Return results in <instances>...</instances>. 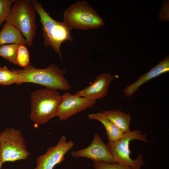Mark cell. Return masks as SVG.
Masks as SVG:
<instances>
[{"mask_svg": "<svg viewBox=\"0 0 169 169\" xmlns=\"http://www.w3.org/2000/svg\"><path fill=\"white\" fill-rule=\"evenodd\" d=\"M11 70L19 75L17 84L30 82L41 85L46 88L67 91L71 88L64 77L66 70L59 68L54 64H51L44 69H38L29 64L23 69H12Z\"/></svg>", "mask_w": 169, "mask_h": 169, "instance_id": "cell-1", "label": "cell"}, {"mask_svg": "<svg viewBox=\"0 0 169 169\" xmlns=\"http://www.w3.org/2000/svg\"><path fill=\"white\" fill-rule=\"evenodd\" d=\"M31 3L40 17L44 46H51L62 60L61 45L65 41H73L71 33L72 29L64 22H58L52 18L38 1L31 0Z\"/></svg>", "mask_w": 169, "mask_h": 169, "instance_id": "cell-2", "label": "cell"}, {"mask_svg": "<svg viewBox=\"0 0 169 169\" xmlns=\"http://www.w3.org/2000/svg\"><path fill=\"white\" fill-rule=\"evenodd\" d=\"M30 118L37 125L44 124L57 116L62 95L57 90L46 88L32 92Z\"/></svg>", "mask_w": 169, "mask_h": 169, "instance_id": "cell-3", "label": "cell"}, {"mask_svg": "<svg viewBox=\"0 0 169 169\" xmlns=\"http://www.w3.org/2000/svg\"><path fill=\"white\" fill-rule=\"evenodd\" d=\"M36 10L31 0H16L12 6L6 23L15 27L31 47L37 28Z\"/></svg>", "mask_w": 169, "mask_h": 169, "instance_id": "cell-4", "label": "cell"}, {"mask_svg": "<svg viewBox=\"0 0 169 169\" xmlns=\"http://www.w3.org/2000/svg\"><path fill=\"white\" fill-rule=\"evenodd\" d=\"M64 21L72 29H95L105 24L102 18L85 1L72 4L64 11Z\"/></svg>", "mask_w": 169, "mask_h": 169, "instance_id": "cell-5", "label": "cell"}, {"mask_svg": "<svg viewBox=\"0 0 169 169\" xmlns=\"http://www.w3.org/2000/svg\"><path fill=\"white\" fill-rule=\"evenodd\" d=\"M133 140L148 141L146 135L142 134L140 131L136 130L124 133L116 141L109 142L108 147L115 163L133 169H141L144 163L143 155H139L135 160L132 159L130 156L131 152L129 145L130 142Z\"/></svg>", "mask_w": 169, "mask_h": 169, "instance_id": "cell-6", "label": "cell"}, {"mask_svg": "<svg viewBox=\"0 0 169 169\" xmlns=\"http://www.w3.org/2000/svg\"><path fill=\"white\" fill-rule=\"evenodd\" d=\"M0 147L3 163L25 160L30 155L22 132L13 127L0 133Z\"/></svg>", "mask_w": 169, "mask_h": 169, "instance_id": "cell-7", "label": "cell"}, {"mask_svg": "<svg viewBox=\"0 0 169 169\" xmlns=\"http://www.w3.org/2000/svg\"><path fill=\"white\" fill-rule=\"evenodd\" d=\"M96 101L66 92L62 95L57 116L60 120H67L74 115L92 107Z\"/></svg>", "mask_w": 169, "mask_h": 169, "instance_id": "cell-8", "label": "cell"}, {"mask_svg": "<svg viewBox=\"0 0 169 169\" xmlns=\"http://www.w3.org/2000/svg\"><path fill=\"white\" fill-rule=\"evenodd\" d=\"M74 146L72 140L67 141L65 136H62L56 145L49 147L44 154L37 158L34 169H53L65 160V155Z\"/></svg>", "mask_w": 169, "mask_h": 169, "instance_id": "cell-9", "label": "cell"}, {"mask_svg": "<svg viewBox=\"0 0 169 169\" xmlns=\"http://www.w3.org/2000/svg\"><path fill=\"white\" fill-rule=\"evenodd\" d=\"M74 158L79 157L89 158L94 162L115 163L107 145L103 141L98 133H95L91 144L87 147L71 151Z\"/></svg>", "mask_w": 169, "mask_h": 169, "instance_id": "cell-10", "label": "cell"}, {"mask_svg": "<svg viewBox=\"0 0 169 169\" xmlns=\"http://www.w3.org/2000/svg\"><path fill=\"white\" fill-rule=\"evenodd\" d=\"M114 76L103 73L97 76L89 86L76 92L77 95L95 100L101 99L107 95L110 85Z\"/></svg>", "mask_w": 169, "mask_h": 169, "instance_id": "cell-11", "label": "cell"}, {"mask_svg": "<svg viewBox=\"0 0 169 169\" xmlns=\"http://www.w3.org/2000/svg\"><path fill=\"white\" fill-rule=\"evenodd\" d=\"M169 71V57L167 55L146 73L141 74L136 81L126 86L123 89V92L127 97H131L144 84Z\"/></svg>", "mask_w": 169, "mask_h": 169, "instance_id": "cell-12", "label": "cell"}, {"mask_svg": "<svg viewBox=\"0 0 169 169\" xmlns=\"http://www.w3.org/2000/svg\"><path fill=\"white\" fill-rule=\"evenodd\" d=\"M27 45L25 38L13 25L6 23L0 32V46L6 44Z\"/></svg>", "mask_w": 169, "mask_h": 169, "instance_id": "cell-13", "label": "cell"}, {"mask_svg": "<svg viewBox=\"0 0 169 169\" xmlns=\"http://www.w3.org/2000/svg\"><path fill=\"white\" fill-rule=\"evenodd\" d=\"M88 116L89 119L97 120L103 125L106 131L109 142L116 141L123 135L124 133L103 112L90 114L88 115Z\"/></svg>", "mask_w": 169, "mask_h": 169, "instance_id": "cell-14", "label": "cell"}, {"mask_svg": "<svg viewBox=\"0 0 169 169\" xmlns=\"http://www.w3.org/2000/svg\"><path fill=\"white\" fill-rule=\"evenodd\" d=\"M102 112L124 133L131 131L129 126L131 117L130 113L118 110H104Z\"/></svg>", "mask_w": 169, "mask_h": 169, "instance_id": "cell-15", "label": "cell"}, {"mask_svg": "<svg viewBox=\"0 0 169 169\" xmlns=\"http://www.w3.org/2000/svg\"><path fill=\"white\" fill-rule=\"evenodd\" d=\"M18 44H12L0 46V56L18 65L17 61Z\"/></svg>", "mask_w": 169, "mask_h": 169, "instance_id": "cell-16", "label": "cell"}, {"mask_svg": "<svg viewBox=\"0 0 169 169\" xmlns=\"http://www.w3.org/2000/svg\"><path fill=\"white\" fill-rule=\"evenodd\" d=\"M19 79L18 74L9 70L7 66L0 67V85H8L13 83L17 84Z\"/></svg>", "mask_w": 169, "mask_h": 169, "instance_id": "cell-17", "label": "cell"}, {"mask_svg": "<svg viewBox=\"0 0 169 169\" xmlns=\"http://www.w3.org/2000/svg\"><path fill=\"white\" fill-rule=\"evenodd\" d=\"M17 61L18 65L23 68L29 64L28 51L27 47L24 44L18 45Z\"/></svg>", "mask_w": 169, "mask_h": 169, "instance_id": "cell-18", "label": "cell"}, {"mask_svg": "<svg viewBox=\"0 0 169 169\" xmlns=\"http://www.w3.org/2000/svg\"><path fill=\"white\" fill-rule=\"evenodd\" d=\"M16 0H0V28L6 21L12 5Z\"/></svg>", "mask_w": 169, "mask_h": 169, "instance_id": "cell-19", "label": "cell"}, {"mask_svg": "<svg viewBox=\"0 0 169 169\" xmlns=\"http://www.w3.org/2000/svg\"><path fill=\"white\" fill-rule=\"evenodd\" d=\"M93 166L95 169H133L130 166L122 165L116 163L94 162Z\"/></svg>", "mask_w": 169, "mask_h": 169, "instance_id": "cell-20", "label": "cell"}, {"mask_svg": "<svg viewBox=\"0 0 169 169\" xmlns=\"http://www.w3.org/2000/svg\"><path fill=\"white\" fill-rule=\"evenodd\" d=\"M3 163L2 162V160H1V149H0V169H1V168Z\"/></svg>", "mask_w": 169, "mask_h": 169, "instance_id": "cell-21", "label": "cell"}]
</instances>
